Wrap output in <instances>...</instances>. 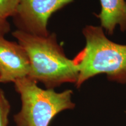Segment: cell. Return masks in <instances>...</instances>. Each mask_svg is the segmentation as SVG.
Masks as SVG:
<instances>
[{"instance_id":"6","label":"cell","mask_w":126,"mask_h":126,"mask_svg":"<svg viewBox=\"0 0 126 126\" xmlns=\"http://www.w3.org/2000/svg\"><path fill=\"white\" fill-rule=\"evenodd\" d=\"M101 11L96 15L101 26L109 34H112L117 25L123 32L126 30V2L125 0H100Z\"/></svg>"},{"instance_id":"3","label":"cell","mask_w":126,"mask_h":126,"mask_svg":"<svg viewBox=\"0 0 126 126\" xmlns=\"http://www.w3.org/2000/svg\"><path fill=\"white\" fill-rule=\"evenodd\" d=\"M14 83L22 103L20 111L14 116L16 126H49L57 114L75 106L70 89L56 92L54 89H42L28 77Z\"/></svg>"},{"instance_id":"8","label":"cell","mask_w":126,"mask_h":126,"mask_svg":"<svg viewBox=\"0 0 126 126\" xmlns=\"http://www.w3.org/2000/svg\"><path fill=\"white\" fill-rule=\"evenodd\" d=\"M10 110V103L6 97L4 91L0 89V126H8Z\"/></svg>"},{"instance_id":"4","label":"cell","mask_w":126,"mask_h":126,"mask_svg":"<svg viewBox=\"0 0 126 126\" xmlns=\"http://www.w3.org/2000/svg\"><path fill=\"white\" fill-rule=\"evenodd\" d=\"M74 0H20L13 20L18 30L40 36L50 34V16Z\"/></svg>"},{"instance_id":"2","label":"cell","mask_w":126,"mask_h":126,"mask_svg":"<svg viewBox=\"0 0 126 126\" xmlns=\"http://www.w3.org/2000/svg\"><path fill=\"white\" fill-rule=\"evenodd\" d=\"M83 34L86 46L72 59L78 71L76 87L100 74H106L110 81L126 84V45L110 41L101 27L86 26Z\"/></svg>"},{"instance_id":"5","label":"cell","mask_w":126,"mask_h":126,"mask_svg":"<svg viewBox=\"0 0 126 126\" xmlns=\"http://www.w3.org/2000/svg\"><path fill=\"white\" fill-rule=\"evenodd\" d=\"M29 72V60L24 48L0 36V82L14 83L28 77Z\"/></svg>"},{"instance_id":"9","label":"cell","mask_w":126,"mask_h":126,"mask_svg":"<svg viewBox=\"0 0 126 126\" xmlns=\"http://www.w3.org/2000/svg\"><path fill=\"white\" fill-rule=\"evenodd\" d=\"M11 31L10 24L7 19L3 18L0 15V36H4Z\"/></svg>"},{"instance_id":"1","label":"cell","mask_w":126,"mask_h":126,"mask_svg":"<svg viewBox=\"0 0 126 126\" xmlns=\"http://www.w3.org/2000/svg\"><path fill=\"white\" fill-rule=\"evenodd\" d=\"M12 35L28 54L30 63L28 77L43 83L47 89H54L64 83H76L78 71L58 43L56 34L40 36L16 30Z\"/></svg>"},{"instance_id":"7","label":"cell","mask_w":126,"mask_h":126,"mask_svg":"<svg viewBox=\"0 0 126 126\" xmlns=\"http://www.w3.org/2000/svg\"><path fill=\"white\" fill-rule=\"evenodd\" d=\"M20 1V0H0V15L5 19L13 17Z\"/></svg>"}]
</instances>
